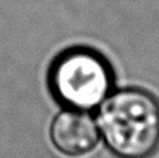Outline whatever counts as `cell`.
Instances as JSON below:
<instances>
[{
    "mask_svg": "<svg viewBox=\"0 0 159 158\" xmlns=\"http://www.w3.org/2000/svg\"><path fill=\"white\" fill-rule=\"evenodd\" d=\"M99 129L120 158H148L159 147V102L143 90H121L102 102Z\"/></svg>",
    "mask_w": 159,
    "mask_h": 158,
    "instance_id": "obj_1",
    "label": "cell"
},
{
    "mask_svg": "<svg viewBox=\"0 0 159 158\" xmlns=\"http://www.w3.org/2000/svg\"><path fill=\"white\" fill-rule=\"evenodd\" d=\"M112 86L107 63L98 53L82 48L63 52L49 70V87L67 109L87 112L105 101Z\"/></svg>",
    "mask_w": 159,
    "mask_h": 158,
    "instance_id": "obj_2",
    "label": "cell"
},
{
    "mask_svg": "<svg viewBox=\"0 0 159 158\" xmlns=\"http://www.w3.org/2000/svg\"><path fill=\"white\" fill-rule=\"evenodd\" d=\"M98 128L89 115L82 111L66 109L53 119L50 140L55 148L67 157H82L98 143Z\"/></svg>",
    "mask_w": 159,
    "mask_h": 158,
    "instance_id": "obj_3",
    "label": "cell"
}]
</instances>
